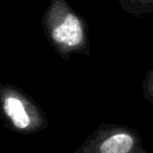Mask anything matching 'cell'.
I'll use <instances>...</instances> for the list:
<instances>
[{"mask_svg":"<svg viewBox=\"0 0 153 153\" xmlns=\"http://www.w3.org/2000/svg\"><path fill=\"white\" fill-rule=\"evenodd\" d=\"M118 2L122 10L136 17L153 13V0H118Z\"/></svg>","mask_w":153,"mask_h":153,"instance_id":"cell-4","label":"cell"},{"mask_svg":"<svg viewBox=\"0 0 153 153\" xmlns=\"http://www.w3.org/2000/svg\"><path fill=\"white\" fill-rule=\"evenodd\" d=\"M42 26L47 41L65 61L72 54H91L87 23L67 0H49Z\"/></svg>","mask_w":153,"mask_h":153,"instance_id":"cell-1","label":"cell"},{"mask_svg":"<svg viewBox=\"0 0 153 153\" xmlns=\"http://www.w3.org/2000/svg\"><path fill=\"white\" fill-rule=\"evenodd\" d=\"M142 93L145 99L153 105V68L148 71L145 75L142 82Z\"/></svg>","mask_w":153,"mask_h":153,"instance_id":"cell-5","label":"cell"},{"mask_svg":"<svg viewBox=\"0 0 153 153\" xmlns=\"http://www.w3.org/2000/svg\"><path fill=\"white\" fill-rule=\"evenodd\" d=\"M0 118L8 130L29 135L48 127V118L35 99L20 87L0 84Z\"/></svg>","mask_w":153,"mask_h":153,"instance_id":"cell-2","label":"cell"},{"mask_svg":"<svg viewBox=\"0 0 153 153\" xmlns=\"http://www.w3.org/2000/svg\"><path fill=\"white\" fill-rule=\"evenodd\" d=\"M73 153H148L141 135L123 124L100 123Z\"/></svg>","mask_w":153,"mask_h":153,"instance_id":"cell-3","label":"cell"}]
</instances>
